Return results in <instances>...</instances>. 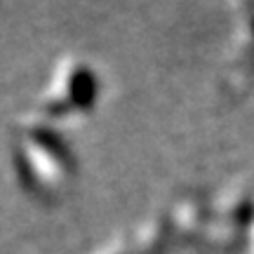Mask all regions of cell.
Returning <instances> with one entry per match:
<instances>
[{"label": "cell", "mask_w": 254, "mask_h": 254, "mask_svg": "<svg viewBox=\"0 0 254 254\" xmlns=\"http://www.w3.org/2000/svg\"><path fill=\"white\" fill-rule=\"evenodd\" d=\"M17 167L31 190L50 195L66 186L75 172L68 146L50 127L31 125L17 141Z\"/></svg>", "instance_id": "6da1fadb"}, {"label": "cell", "mask_w": 254, "mask_h": 254, "mask_svg": "<svg viewBox=\"0 0 254 254\" xmlns=\"http://www.w3.org/2000/svg\"><path fill=\"white\" fill-rule=\"evenodd\" d=\"M97 97V75L87 64H64L55 78V87L47 94L45 109L50 116H64L71 111H87Z\"/></svg>", "instance_id": "7a4b0ae2"}]
</instances>
